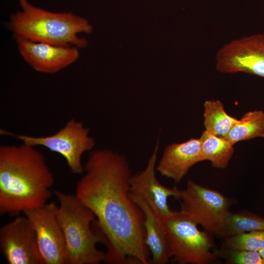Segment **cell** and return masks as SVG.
I'll return each mask as SVG.
<instances>
[{
	"instance_id": "277c9868",
	"label": "cell",
	"mask_w": 264,
	"mask_h": 264,
	"mask_svg": "<svg viewBox=\"0 0 264 264\" xmlns=\"http://www.w3.org/2000/svg\"><path fill=\"white\" fill-rule=\"evenodd\" d=\"M59 205L57 217L66 243V264H98L105 262L106 253L97 244H106V238L96 217L76 195L56 190Z\"/></svg>"
},
{
	"instance_id": "6da1fadb",
	"label": "cell",
	"mask_w": 264,
	"mask_h": 264,
	"mask_svg": "<svg viewBox=\"0 0 264 264\" xmlns=\"http://www.w3.org/2000/svg\"><path fill=\"white\" fill-rule=\"evenodd\" d=\"M77 182L75 195L95 215L107 240L108 264H150L144 215L130 196L129 163L105 149L91 152Z\"/></svg>"
},
{
	"instance_id": "7c38bea8",
	"label": "cell",
	"mask_w": 264,
	"mask_h": 264,
	"mask_svg": "<svg viewBox=\"0 0 264 264\" xmlns=\"http://www.w3.org/2000/svg\"><path fill=\"white\" fill-rule=\"evenodd\" d=\"M20 54L35 70L54 74L74 63L79 57L78 48L60 46L15 38Z\"/></svg>"
},
{
	"instance_id": "8992f818",
	"label": "cell",
	"mask_w": 264,
	"mask_h": 264,
	"mask_svg": "<svg viewBox=\"0 0 264 264\" xmlns=\"http://www.w3.org/2000/svg\"><path fill=\"white\" fill-rule=\"evenodd\" d=\"M178 199L181 210L206 231L222 238L230 205V200L220 193L201 186L191 179L180 190Z\"/></svg>"
},
{
	"instance_id": "4fadbf2b",
	"label": "cell",
	"mask_w": 264,
	"mask_h": 264,
	"mask_svg": "<svg viewBox=\"0 0 264 264\" xmlns=\"http://www.w3.org/2000/svg\"><path fill=\"white\" fill-rule=\"evenodd\" d=\"M202 161L200 139L168 145L164 149L156 169L160 174L179 182L197 163Z\"/></svg>"
},
{
	"instance_id": "2e32d148",
	"label": "cell",
	"mask_w": 264,
	"mask_h": 264,
	"mask_svg": "<svg viewBox=\"0 0 264 264\" xmlns=\"http://www.w3.org/2000/svg\"><path fill=\"white\" fill-rule=\"evenodd\" d=\"M259 137H264V112L257 110L245 113L223 138L234 145Z\"/></svg>"
},
{
	"instance_id": "ba28073f",
	"label": "cell",
	"mask_w": 264,
	"mask_h": 264,
	"mask_svg": "<svg viewBox=\"0 0 264 264\" xmlns=\"http://www.w3.org/2000/svg\"><path fill=\"white\" fill-rule=\"evenodd\" d=\"M216 60L220 72H243L264 77V33L230 41L218 50Z\"/></svg>"
},
{
	"instance_id": "ffe728a7",
	"label": "cell",
	"mask_w": 264,
	"mask_h": 264,
	"mask_svg": "<svg viewBox=\"0 0 264 264\" xmlns=\"http://www.w3.org/2000/svg\"><path fill=\"white\" fill-rule=\"evenodd\" d=\"M218 257L225 259L234 264H264V259L259 251L232 250L225 248L215 251Z\"/></svg>"
},
{
	"instance_id": "e0dca14e",
	"label": "cell",
	"mask_w": 264,
	"mask_h": 264,
	"mask_svg": "<svg viewBox=\"0 0 264 264\" xmlns=\"http://www.w3.org/2000/svg\"><path fill=\"white\" fill-rule=\"evenodd\" d=\"M204 125L209 133L223 138L239 120L229 115L219 100H207L204 103Z\"/></svg>"
},
{
	"instance_id": "5bb4252c",
	"label": "cell",
	"mask_w": 264,
	"mask_h": 264,
	"mask_svg": "<svg viewBox=\"0 0 264 264\" xmlns=\"http://www.w3.org/2000/svg\"><path fill=\"white\" fill-rule=\"evenodd\" d=\"M129 194L131 198L141 208L144 215L145 243L152 255L150 264L167 263L171 257L162 219L142 197L130 193Z\"/></svg>"
},
{
	"instance_id": "44dd1931",
	"label": "cell",
	"mask_w": 264,
	"mask_h": 264,
	"mask_svg": "<svg viewBox=\"0 0 264 264\" xmlns=\"http://www.w3.org/2000/svg\"><path fill=\"white\" fill-rule=\"evenodd\" d=\"M259 252L262 258L264 259V248L261 249Z\"/></svg>"
},
{
	"instance_id": "7a4b0ae2",
	"label": "cell",
	"mask_w": 264,
	"mask_h": 264,
	"mask_svg": "<svg viewBox=\"0 0 264 264\" xmlns=\"http://www.w3.org/2000/svg\"><path fill=\"white\" fill-rule=\"evenodd\" d=\"M54 176L43 154L25 144L0 147V215L19 216L52 195Z\"/></svg>"
},
{
	"instance_id": "30bf717a",
	"label": "cell",
	"mask_w": 264,
	"mask_h": 264,
	"mask_svg": "<svg viewBox=\"0 0 264 264\" xmlns=\"http://www.w3.org/2000/svg\"><path fill=\"white\" fill-rule=\"evenodd\" d=\"M0 249L9 264H44L34 228L25 216L0 228Z\"/></svg>"
},
{
	"instance_id": "52a82bcc",
	"label": "cell",
	"mask_w": 264,
	"mask_h": 264,
	"mask_svg": "<svg viewBox=\"0 0 264 264\" xmlns=\"http://www.w3.org/2000/svg\"><path fill=\"white\" fill-rule=\"evenodd\" d=\"M0 132L14 136L25 144L44 146L60 154L74 174L84 172L82 155L85 152L91 150L95 144L94 139L89 135V129L74 119L69 120L58 132L49 136L35 137L17 134L1 129Z\"/></svg>"
},
{
	"instance_id": "8fae6325",
	"label": "cell",
	"mask_w": 264,
	"mask_h": 264,
	"mask_svg": "<svg viewBox=\"0 0 264 264\" xmlns=\"http://www.w3.org/2000/svg\"><path fill=\"white\" fill-rule=\"evenodd\" d=\"M158 144L157 142L145 169L131 176L130 193L142 197L158 216L163 219L175 212L168 205V198L173 197L178 199L180 190L176 187L164 186L156 177L155 169Z\"/></svg>"
},
{
	"instance_id": "5b68a950",
	"label": "cell",
	"mask_w": 264,
	"mask_h": 264,
	"mask_svg": "<svg viewBox=\"0 0 264 264\" xmlns=\"http://www.w3.org/2000/svg\"><path fill=\"white\" fill-rule=\"evenodd\" d=\"M171 258L180 264H208L218 258L212 251V234L198 229V224L182 210L162 219Z\"/></svg>"
},
{
	"instance_id": "9c48e42d",
	"label": "cell",
	"mask_w": 264,
	"mask_h": 264,
	"mask_svg": "<svg viewBox=\"0 0 264 264\" xmlns=\"http://www.w3.org/2000/svg\"><path fill=\"white\" fill-rule=\"evenodd\" d=\"M57 207L55 202H48L23 213L34 228L44 264H66V243L57 217Z\"/></svg>"
},
{
	"instance_id": "ac0fdd59",
	"label": "cell",
	"mask_w": 264,
	"mask_h": 264,
	"mask_svg": "<svg viewBox=\"0 0 264 264\" xmlns=\"http://www.w3.org/2000/svg\"><path fill=\"white\" fill-rule=\"evenodd\" d=\"M264 230V218L247 212L232 213L226 218L222 239L243 233Z\"/></svg>"
},
{
	"instance_id": "3957f363",
	"label": "cell",
	"mask_w": 264,
	"mask_h": 264,
	"mask_svg": "<svg viewBox=\"0 0 264 264\" xmlns=\"http://www.w3.org/2000/svg\"><path fill=\"white\" fill-rule=\"evenodd\" d=\"M20 10L10 15L6 26L14 38L60 46L84 48L88 40L80 33H90L93 27L85 18L71 12H54L19 0Z\"/></svg>"
},
{
	"instance_id": "9a60e30c",
	"label": "cell",
	"mask_w": 264,
	"mask_h": 264,
	"mask_svg": "<svg viewBox=\"0 0 264 264\" xmlns=\"http://www.w3.org/2000/svg\"><path fill=\"white\" fill-rule=\"evenodd\" d=\"M199 139L202 161H210L215 168H226L233 155L234 145L225 138L213 135L206 130Z\"/></svg>"
},
{
	"instance_id": "d6986e66",
	"label": "cell",
	"mask_w": 264,
	"mask_h": 264,
	"mask_svg": "<svg viewBox=\"0 0 264 264\" xmlns=\"http://www.w3.org/2000/svg\"><path fill=\"white\" fill-rule=\"evenodd\" d=\"M223 240L225 248L259 251L264 248V230L237 234Z\"/></svg>"
}]
</instances>
